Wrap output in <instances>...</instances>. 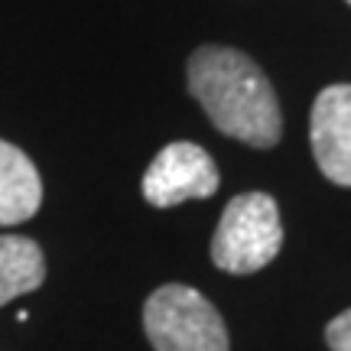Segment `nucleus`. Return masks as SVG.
Returning a JSON list of instances; mask_svg holds the SVG:
<instances>
[{
	"label": "nucleus",
	"mask_w": 351,
	"mask_h": 351,
	"mask_svg": "<svg viewBox=\"0 0 351 351\" xmlns=\"http://www.w3.org/2000/svg\"><path fill=\"white\" fill-rule=\"evenodd\" d=\"M189 91L221 134L267 150L283 134L274 85L238 49L202 46L189 59Z\"/></svg>",
	"instance_id": "obj_1"
},
{
	"label": "nucleus",
	"mask_w": 351,
	"mask_h": 351,
	"mask_svg": "<svg viewBox=\"0 0 351 351\" xmlns=\"http://www.w3.org/2000/svg\"><path fill=\"white\" fill-rule=\"evenodd\" d=\"M283 247L280 208L267 192H244L228 202L212 241V261L225 274H257Z\"/></svg>",
	"instance_id": "obj_2"
},
{
	"label": "nucleus",
	"mask_w": 351,
	"mask_h": 351,
	"mask_svg": "<svg viewBox=\"0 0 351 351\" xmlns=\"http://www.w3.org/2000/svg\"><path fill=\"white\" fill-rule=\"evenodd\" d=\"M153 351H228V328L199 289L166 283L143 306Z\"/></svg>",
	"instance_id": "obj_3"
},
{
	"label": "nucleus",
	"mask_w": 351,
	"mask_h": 351,
	"mask_svg": "<svg viewBox=\"0 0 351 351\" xmlns=\"http://www.w3.org/2000/svg\"><path fill=\"white\" fill-rule=\"evenodd\" d=\"M218 192V166L199 143H169L153 156L143 173V199L156 208H173L189 199H208Z\"/></svg>",
	"instance_id": "obj_4"
},
{
	"label": "nucleus",
	"mask_w": 351,
	"mask_h": 351,
	"mask_svg": "<svg viewBox=\"0 0 351 351\" xmlns=\"http://www.w3.org/2000/svg\"><path fill=\"white\" fill-rule=\"evenodd\" d=\"M309 140L326 179L335 186H351V85H328L315 98Z\"/></svg>",
	"instance_id": "obj_5"
},
{
	"label": "nucleus",
	"mask_w": 351,
	"mask_h": 351,
	"mask_svg": "<svg viewBox=\"0 0 351 351\" xmlns=\"http://www.w3.org/2000/svg\"><path fill=\"white\" fill-rule=\"evenodd\" d=\"M43 205V179L20 147L0 140V225H23Z\"/></svg>",
	"instance_id": "obj_6"
},
{
	"label": "nucleus",
	"mask_w": 351,
	"mask_h": 351,
	"mask_svg": "<svg viewBox=\"0 0 351 351\" xmlns=\"http://www.w3.org/2000/svg\"><path fill=\"white\" fill-rule=\"evenodd\" d=\"M46 257L33 238L0 234V306L43 287Z\"/></svg>",
	"instance_id": "obj_7"
},
{
	"label": "nucleus",
	"mask_w": 351,
	"mask_h": 351,
	"mask_svg": "<svg viewBox=\"0 0 351 351\" xmlns=\"http://www.w3.org/2000/svg\"><path fill=\"white\" fill-rule=\"evenodd\" d=\"M326 341L332 351H351V309L335 315L326 328Z\"/></svg>",
	"instance_id": "obj_8"
},
{
	"label": "nucleus",
	"mask_w": 351,
	"mask_h": 351,
	"mask_svg": "<svg viewBox=\"0 0 351 351\" xmlns=\"http://www.w3.org/2000/svg\"><path fill=\"white\" fill-rule=\"evenodd\" d=\"M348 3H351V0H348Z\"/></svg>",
	"instance_id": "obj_9"
}]
</instances>
